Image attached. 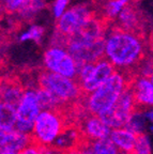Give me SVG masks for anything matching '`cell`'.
Segmentation results:
<instances>
[{
    "label": "cell",
    "instance_id": "obj_29",
    "mask_svg": "<svg viewBox=\"0 0 153 154\" xmlns=\"http://www.w3.org/2000/svg\"><path fill=\"white\" fill-rule=\"evenodd\" d=\"M119 154H127V153H125V152H120Z\"/></svg>",
    "mask_w": 153,
    "mask_h": 154
},
{
    "label": "cell",
    "instance_id": "obj_24",
    "mask_svg": "<svg viewBox=\"0 0 153 154\" xmlns=\"http://www.w3.org/2000/svg\"><path fill=\"white\" fill-rule=\"evenodd\" d=\"M22 154H42L41 153V147H38L36 144H32L29 148L25 149L24 151L20 152Z\"/></svg>",
    "mask_w": 153,
    "mask_h": 154
},
{
    "label": "cell",
    "instance_id": "obj_3",
    "mask_svg": "<svg viewBox=\"0 0 153 154\" xmlns=\"http://www.w3.org/2000/svg\"><path fill=\"white\" fill-rule=\"evenodd\" d=\"M36 88L52 94L60 106L74 105L86 101L76 80L50 72L47 69H41L36 74Z\"/></svg>",
    "mask_w": 153,
    "mask_h": 154
},
{
    "label": "cell",
    "instance_id": "obj_20",
    "mask_svg": "<svg viewBox=\"0 0 153 154\" xmlns=\"http://www.w3.org/2000/svg\"><path fill=\"white\" fill-rule=\"evenodd\" d=\"M137 134V142L135 151L133 154H151V148L149 139L144 133H136Z\"/></svg>",
    "mask_w": 153,
    "mask_h": 154
},
{
    "label": "cell",
    "instance_id": "obj_18",
    "mask_svg": "<svg viewBox=\"0 0 153 154\" xmlns=\"http://www.w3.org/2000/svg\"><path fill=\"white\" fill-rule=\"evenodd\" d=\"M31 0H1L2 11L7 14L19 13Z\"/></svg>",
    "mask_w": 153,
    "mask_h": 154
},
{
    "label": "cell",
    "instance_id": "obj_27",
    "mask_svg": "<svg viewBox=\"0 0 153 154\" xmlns=\"http://www.w3.org/2000/svg\"><path fill=\"white\" fill-rule=\"evenodd\" d=\"M1 154H22V153H11V152H1Z\"/></svg>",
    "mask_w": 153,
    "mask_h": 154
},
{
    "label": "cell",
    "instance_id": "obj_15",
    "mask_svg": "<svg viewBox=\"0 0 153 154\" xmlns=\"http://www.w3.org/2000/svg\"><path fill=\"white\" fill-rule=\"evenodd\" d=\"M110 139L116 147L127 154H133L137 142V134L127 128H115L110 132Z\"/></svg>",
    "mask_w": 153,
    "mask_h": 154
},
{
    "label": "cell",
    "instance_id": "obj_25",
    "mask_svg": "<svg viewBox=\"0 0 153 154\" xmlns=\"http://www.w3.org/2000/svg\"><path fill=\"white\" fill-rule=\"evenodd\" d=\"M148 45H149V48H150V51L153 53V32H151V34H150V38H149V42H148Z\"/></svg>",
    "mask_w": 153,
    "mask_h": 154
},
{
    "label": "cell",
    "instance_id": "obj_6",
    "mask_svg": "<svg viewBox=\"0 0 153 154\" xmlns=\"http://www.w3.org/2000/svg\"><path fill=\"white\" fill-rule=\"evenodd\" d=\"M105 41L98 42H75L67 41L64 35L58 42V47L64 48L74 59L77 67L79 69L89 63H94L106 57Z\"/></svg>",
    "mask_w": 153,
    "mask_h": 154
},
{
    "label": "cell",
    "instance_id": "obj_26",
    "mask_svg": "<svg viewBox=\"0 0 153 154\" xmlns=\"http://www.w3.org/2000/svg\"><path fill=\"white\" fill-rule=\"evenodd\" d=\"M146 117L149 119V120H151L153 122V110H150L149 112L146 113Z\"/></svg>",
    "mask_w": 153,
    "mask_h": 154
},
{
    "label": "cell",
    "instance_id": "obj_13",
    "mask_svg": "<svg viewBox=\"0 0 153 154\" xmlns=\"http://www.w3.org/2000/svg\"><path fill=\"white\" fill-rule=\"evenodd\" d=\"M133 90L138 113L147 107H153V84L148 77L137 75L133 82Z\"/></svg>",
    "mask_w": 153,
    "mask_h": 154
},
{
    "label": "cell",
    "instance_id": "obj_2",
    "mask_svg": "<svg viewBox=\"0 0 153 154\" xmlns=\"http://www.w3.org/2000/svg\"><path fill=\"white\" fill-rule=\"evenodd\" d=\"M136 75V73L131 71L117 70L105 84L87 97L84 103L86 109L98 117L109 111L126 89L130 80Z\"/></svg>",
    "mask_w": 153,
    "mask_h": 154
},
{
    "label": "cell",
    "instance_id": "obj_28",
    "mask_svg": "<svg viewBox=\"0 0 153 154\" xmlns=\"http://www.w3.org/2000/svg\"><path fill=\"white\" fill-rule=\"evenodd\" d=\"M149 79L151 80V82H152V84H153V72L151 73V75H150V77H149Z\"/></svg>",
    "mask_w": 153,
    "mask_h": 154
},
{
    "label": "cell",
    "instance_id": "obj_12",
    "mask_svg": "<svg viewBox=\"0 0 153 154\" xmlns=\"http://www.w3.org/2000/svg\"><path fill=\"white\" fill-rule=\"evenodd\" d=\"M33 143L32 134H25L18 131L1 132V152L20 153Z\"/></svg>",
    "mask_w": 153,
    "mask_h": 154
},
{
    "label": "cell",
    "instance_id": "obj_4",
    "mask_svg": "<svg viewBox=\"0 0 153 154\" xmlns=\"http://www.w3.org/2000/svg\"><path fill=\"white\" fill-rule=\"evenodd\" d=\"M116 71L117 69L115 65L105 57L98 62L89 63L79 69L78 75L75 80L79 85L81 92L87 99L92 92L105 84Z\"/></svg>",
    "mask_w": 153,
    "mask_h": 154
},
{
    "label": "cell",
    "instance_id": "obj_17",
    "mask_svg": "<svg viewBox=\"0 0 153 154\" xmlns=\"http://www.w3.org/2000/svg\"><path fill=\"white\" fill-rule=\"evenodd\" d=\"M92 152L93 154H119L117 152L116 144L109 137L94 141L92 143Z\"/></svg>",
    "mask_w": 153,
    "mask_h": 154
},
{
    "label": "cell",
    "instance_id": "obj_8",
    "mask_svg": "<svg viewBox=\"0 0 153 154\" xmlns=\"http://www.w3.org/2000/svg\"><path fill=\"white\" fill-rule=\"evenodd\" d=\"M44 63L48 71L71 79H76L78 75L76 62L64 48L50 46L44 54Z\"/></svg>",
    "mask_w": 153,
    "mask_h": 154
},
{
    "label": "cell",
    "instance_id": "obj_7",
    "mask_svg": "<svg viewBox=\"0 0 153 154\" xmlns=\"http://www.w3.org/2000/svg\"><path fill=\"white\" fill-rule=\"evenodd\" d=\"M41 110L42 108L39 103L36 88H27L22 102L17 107L15 131L25 134H32L34 123L41 113Z\"/></svg>",
    "mask_w": 153,
    "mask_h": 154
},
{
    "label": "cell",
    "instance_id": "obj_19",
    "mask_svg": "<svg viewBox=\"0 0 153 154\" xmlns=\"http://www.w3.org/2000/svg\"><path fill=\"white\" fill-rule=\"evenodd\" d=\"M131 0H111L107 3L105 8V15L109 19L116 17L118 14H120L122 10L124 9L126 5H129L127 3Z\"/></svg>",
    "mask_w": 153,
    "mask_h": 154
},
{
    "label": "cell",
    "instance_id": "obj_11",
    "mask_svg": "<svg viewBox=\"0 0 153 154\" xmlns=\"http://www.w3.org/2000/svg\"><path fill=\"white\" fill-rule=\"evenodd\" d=\"M26 91V86L18 75H5L1 80V104L9 105L17 110Z\"/></svg>",
    "mask_w": 153,
    "mask_h": 154
},
{
    "label": "cell",
    "instance_id": "obj_16",
    "mask_svg": "<svg viewBox=\"0 0 153 154\" xmlns=\"http://www.w3.org/2000/svg\"><path fill=\"white\" fill-rule=\"evenodd\" d=\"M16 120V109L5 104H1V132L14 131Z\"/></svg>",
    "mask_w": 153,
    "mask_h": 154
},
{
    "label": "cell",
    "instance_id": "obj_9",
    "mask_svg": "<svg viewBox=\"0 0 153 154\" xmlns=\"http://www.w3.org/2000/svg\"><path fill=\"white\" fill-rule=\"evenodd\" d=\"M95 11L91 10L87 5H79L67 10L62 16L58 18L56 31L67 38L74 34L80 26L90 18Z\"/></svg>",
    "mask_w": 153,
    "mask_h": 154
},
{
    "label": "cell",
    "instance_id": "obj_1",
    "mask_svg": "<svg viewBox=\"0 0 153 154\" xmlns=\"http://www.w3.org/2000/svg\"><path fill=\"white\" fill-rule=\"evenodd\" d=\"M144 42L142 36L114 25L105 41L106 58L117 70L137 74L138 67L148 58Z\"/></svg>",
    "mask_w": 153,
    "mask_h": 154
},
{
    "label": "cell",
    "instance_id": "obj_22",
    "mask_svg": "<svg viewBox=\"0 0 153 154\" xmlns=\"http://www.w3.org/2000/svg\"><path fill=\"white\" fill-rule=\"evenodd\" d=\"M69 0H56L55 5H54V13H55L56 18H60L64 14V8L67 7Z\"/></svg>",
    "mask_w": 153,
    "mask_h": 154
},
{
    "label": "cell",
    "instance_id": "obj_14",
    "mask_svg": "<svg viewBox=\"0 0 153 154\" xmlns=\"http://www.w3.org/2000/svg\"><path fill=\"white\" fill-rule=\"evenodd\" d=\"M126 31L135 33L145 38L144 33V17L136 8L133 5H126L119 14V24Z\"/></svg>",
    "mask_w": 153,
    "mask_h": 154
},
{
    "label": "cell",
    "instance_id": "obj_23",
    "mask_svg": "<svg viewBox=\"0 0 153 154\" xmlns=\"http://www.w3.org/2000/svg\"><path fill=\"white\" fill-rule=\"evenodd\" d=\"M92 143H93V142H92ZM67 154H93V152H92V144L80 147V148H78V149L70 152V153H67Z\"/></svg>",
    "mask_w": 153,
    "mask_h": 154
},
{
    "label": "cell",
    "instance_id": "obj_5",
    "mask_svg": "<svg viewBox=\"0 0 153 154\" xmlns=\"http://www.w3.org/2000/svg\"><path fill=\"white\" fill-rule=\"evenodd\" d=\"M136 76L130 80L126 89L123 91L113 108L104 115L100 116V118L108 128H113L115 130L122 126H126L132 117L138 113L134 97V90H133V82Z\"/></svg>",
    "mask_w": 153,
    "mask_h": 154
},
{
    "label": "cell",
    "instance_id": "obj_21",
    "mask_svg": "<svg viewBox=\"0 0 153 154\" xmlns=\"http://www.w3.org/2000/svg\"><path fill=\"white\" fill-rule=\"evenodd\" d=\"M43 33H44V29L42 27L32 26L28 31H26L25 33H23L20 35V41L25 42V41H28V40H33L36 42H40Z\"/></svg>",
    "mask_w": 153,
    "mask_h": 154
},
{
    "label": "cell",
    "instance_id": "obj_10",
    "mask_svg": "<svg viewBox=\"0 0 153 154\" xmlns=\"http://www.w3.org/2000/svg\"><path fill=\"white\" fill-rule=\"evenodd\" d=\"M77 125L85 137L91 142L105 139L110 136L109 128L98 116L92 115L85 107L77 119Z\"/></svg>",
    "mask_w": 153,
    "mask_h": 154
}]
</instances>
